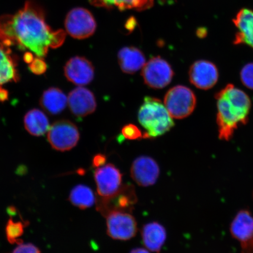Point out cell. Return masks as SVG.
Segmentation results:
<instances>
[{"label":"cell","mask_w":253,"mask_h":253,"mask_svg":"<svg viewBox=\"0 0 253 253\" xmlns=\"http://www.w3.org/2000/svg\"><path fill=\"white\" fill-rule=\"evenodd\" d=\"M65 38L64 31L51 29L42 8L33 1L25 2L14 14L0 17V42L28 50L39 58L46 56L49 48L61 46Z\"/></svg>","instance_id":"cell-1"},{"label":"cell","mask_w":253,"mask_h":253,"mask_svg":"<svg viewBox=\"0 0 253 253\" xmlns=\"http://www.w3.org/2000/svg\"><path fill=\"white\" fill-rule=\"evenodd\" d=\"M216 123L221 140L229 141L240 126L249 121L252 102L244 91L228 84L215 94Z\"/></svg>","instance_id":"cell-2"},{"label":"cell","mask_w":253,"mask_h":253,"mask_svg":"<svg viewBox=\"0 0 253 253\" xmlns=\"http://www.w3.org/2000/svg\"><path fill=\"white\" fill-rule=\"evenodd\" d=\"M138 121L145 129L142 138H152L165 134L174 125L164 104L157 98L145 97L139 109Z\"/></svg>","instance_id":"cell-3"},{"label":"cell","mask_w":253,"mask_h":253,"mask_svg":"<svg viewBox=\"0 0 253 253\" xmlns=\"http://www.w3.org/2000/svg\"><path fill=\"white\" fill-rule=\"evenodd\" d=\"M164 105L172 118L185 119L194 112L197 106V97L191 88L178 85L167 91Z\"/></svg>","instance_id":"cell-4"},{"label":"cell","mask_w":253,"mask_h":253,"mask_svg":"<svg viewBox=\"0 0 253 253\" xmlns=\"http://www.w3.org/2000/svg\"><path fill=\"white\" fill-rule=\"evenodd\" d=\"M96 208L99 212L106 217L114 211L131 213L137 202L134 186L131 184L122 185L119 191L108 197L96 199Z\"/></svg>","instance_id":"cell-5"},{"label":"cell","mask_w":253,"mask_h":253,"mask_svg":"<svg viewBox=\"0 0 253 253\" xmlns=\"http://www.w3.org/2000/svg\"><path fill=\"white\" fill-rule=\"evenodd\" d=\"M66 32L78 40H84L93 36L97 25L92 14L87 9L77 7L66 15L65 21Z\"/></svg>","instance_id":"cell-6"},{"label":"cell","mask_w":253,"mask_h":253,"mask_svg":"<svg viewBox=\"0 0 253 253\" xmlns=\"http://www.w3.org/2000/svg\"><path fill=\"white\" fill-rule=\"evenodd\" d=\"M80 137L74 123L62 120L53 123L49 129L47 140L53 149L60 151L71 150L77 145Z\"/></svg>","instance_id":"cell-7"},{"label":"cell","mask_w":253,"mask_h":253,"mask_svg":"<svg viewBox=\"0 0 253 253\" xmlns=\"http://www.w3.org/2000/svg\"><path fill=\"white\" fill-rule=\"evenodd\" d=\"M174 73L169 63L160 56L154 57L145 63L142 76L147 86L156 89L166 87L172 81Z\"/></svg>","instance_id":"cell-8"},{"label":"cell","mask_w":253,"mask_h":253,"mask_svg":"<svg viewBox=\"0 0 253 253\" xmlns=\"http://www.w3.org/2000/svg\"><path fill=\"white\" fill-rule=\"evenodd\" d=\"M107 232L111 238L128 240L137 233V223L131 213L114 211L106 217Z\"/></svg>","instance_id":"cell-9"},{"label":"cell","mask_w":253,"mask_h":253,"mask_svg":"<svg viewBox=\"0 0 253 253\" xmlns=\"http://www.w3.org/2000/svg\"><path fill=\"white\" fill-rule=\"evenodd\" d=\"M94 177L99 197H110L118 192L122 186V173L112 164L97 168Z\"/></svg>","instance_id":"cell-10"},{"label":"cell","mask_w":253,"mask_h":253,"mask_svg":"<svg viewBox=\"0 0 253 253\" xmlns=\"http://www.w3.org/2000/svg\"><path fill=\"white\" fill-rule=\"evenodd\" d=\"M219 71L216 65L207 60H199L190 67L189 78L191 83L201 90H209L216 84Z\"/></svg>","instance_id":"cell-11"},{"label":"cell","mask_w":253,"mask_h":253,"mask_svg":"<svg viewBox=\"0 0 253 253\" xmlns=\"http://www.w3.org/2000/svg\"><path fill=\"white\" fill-rule=\"evenodd\" d=\"M130 173L135 182L139 186L146 187L157 182L160 175V167L153 158L141 156L132 163Z\"/></svg>","instance_id":"cell-12"},{"label":"cell","mask_w":253,"mask_h":253,"mask_svg":"<svg viewBox=\"0 0 253 253\" xmlns=\"http://www.w3.org/2000/svg\"><path fill=\"white\" fill-rule=\"evenodd\" d=\"M65 77L72 84L84 86L93 81L94 69L92 63L84 57L75 56L66 62Z\"/></svg>","instance_id":"cell-13"},{"label":"cell","mask_w":253,"mask_h":253,"mask_svg":"<svg viewBox=\"0 0 253 253\" xmlns=\"http://www.w3.org/2000/svg\"><path fill=\"white\" fill-rule=\"evenodd\" d=\"M17 63L12 55L9 47L0 42V101L4 102L8 99L7 90L2 87V85L9 82H17L19 75L17 69Z\"/></svg>","instance_id":"cell-14"},{"label":"cell","mask_w":253,"mask_h":253,"mask_svg":"<svg viewBox=\"0 0 253 253\" xmlns=\"http://www.w3.org/2000/svg\"><path fill=\"white\" fill-rule=\"evenodd\" d=\"M68 104L71 112L79 118L93 113L97 107L93 93L83 87L75 88L71 91L68 97Z\"/></svg>","instance_id":"cell-15"},{"label":"cell","mask_w":253,"mask_h":253,"mask_svg":"<svg viewBox=\"0 0 253 253\" xmlns=\"http://www.w3.org/2000/svg\"><path fill=\"white\" fill-rule=\"evenodd\" d=\"M233 21L237 30L234 43L244 44L253 49V10L245 8L240 9Z\"/></svg>","instance_id":"cell-16"},{"label":"cell","mask_w":253,"mask_h":253,"mask_svg":"<svg viewBox=\"0 0 253 253\" xmlns=\"http://www.w3.org/2000/svg\"><path fill=\"white\" fill-rule=\"evenodd\" d=\"M144 245L149 251L159 253L167 239L165 227L158 222L145 224L141 230Z\"/></svg>","instance_id":"cell-17"},{"label":"cell","mask_w":253,"mask_h":253,"mask_svg":"<svg viewBox=\"0 0 253 253\" xmlns=\"http://www.w3.org/2000/svg\"><path fill=\"white\" fill-rule=\"evenodd\" d=\"M119 63L123 72L134 74L142 68L145 63L144 53L137 47H123L118 53Z\"/></svg>","instance_id":"cell-18"},{"label":"cell","mask_w":253,"mask_h":253,"mask_svg":"<svg viewBox=\"0 0 253 253\" xmlns=\"http://www.w3.org/2000/svg\"><path fill=\"white\" fill-rule=\"evenodd\" d=\"M68 104V97L57 87H50L43 93L40 104L44 110L50 115L61 113Z\"/></svg>","instance_id":"cell-19"},{"label":"cell","mask_w":253,"mask_h":253,"mask_svg":"<svg viewBox=\"0 0 253 253\" xmlns=\"http://www.w3.org/2000/svg\"><path fill=\"white\" fill-rule=\"evenodd\" d=\"M93 5L107 9L117 8L120 10H145L154 4V0H90Z\"/></svg>","instance_id":"cell-20"},{"label":"cell","mask_w":253,"mask_h":253,"mask_svg":"<svg viewBox=\"0 0 253 253\" xmlns=\"http://www.w3.org/2000/svg\"><path fill=\"white\" fill-rule=\"evenodd\" d=\"M24 123L27 131L34 136L45 134L50 128L48 119L45 114L39 109L30 110L25 116Z\"/></svg>","instance_id":"cell-21"},{"label":"cell","mask_w":253,"mask_h":253,"mask_svg":"<svg viewBox=\"0 0 253 253\" xmlns=\"http://www.w3.org/2000/svg\"><path fill=\"white\" fill-rule=\"evenodd\" d=\"M69 199L73 205L81 210L89 208L96 202L92 189L84 185H78L73 188Z\"/></svg>","instance_id":"cell-22"},{"label":"cell","mask_w":253,"mask_h":253,"mask_svg":"<svg viewBox=\"0 0 253 253\" xmlns=\"http://www.w3.org/2000/svg\"><path fill=\"white\" fill-rule=\"evenodd\" d=\"M24 227L25 224L21 221H14L9 219L5 227L6 237L8 242L11 244H21L23 241L20 237L24 234Z\"/></svg>","instance_id":"cell-23"},{"label":"cell","mask_w":253,"mask_h":253,"mask_svg":"<svg viewBox=\"0 0 253 253\" xmlns=\"http://www.w3.org/2000/svg\"><path fill=\"white\" fill-rule=\"evenodd\" d=\"M240 77L243 85L253 90V62L243 66L240 71Z\"/></svg>","instance_id":"cell-24"},{"label":"cell","mask_w":253,"mask_h":253,"mask_svg":"<svg viewBox=\"0 0 253 253\" xmlns=\"http://www.w3.org/2000/svg\"><path fill=\"white\" fill-rule=\"evenodd\" d=\"M122 134L123 137L129 140H135L142 137L140 129L137 126L129 124L123 126L122 129Z\"/></svg>","instance_id":"cell-25"},{"label":"cell","mask_w":253,"mask_h":253,"mask_svg":"<svg viewBox=\"0 0 253 253\" xmlns=\"http://www.w3.org/2000/svg\"><path fill=\"white\" fill-rule=\"evenodd\" d=\"M30 70L36 75H42L47 69V65L43 58L35 56L33 61L28 63Z\"/></svg>","instance_id":"cell-26"},{"label":"cell","mask_w":253,"mask_h":253,"mask_svg":"<svg viewBox=\"0 0 253 253\" xmlns=\"http://www.w3.org/2000/svg\"><path fill=\"white\" fill-rule=\"evenodd\" d=\"M12 253H41L40 250L37 246L27 243V244L19 245Z\"/></svg>","instance_id":"cell-27"},{"label":"cell","mask_w":253,"mask_h":253,"mask_svg":"<svg viewBox=\"0 0 253 253\" xmlns=\"http://www.w3.org/2000/svg\"><path fill=\"white\" fill-rule=\"evenodd\" d=\"M106 162V157L102 154H98L95 156L92 160V165L93 167L99 168L104 166Z\"/></svg>","instance_id":"cell-28"},{"label":"cell","mask_w":253,"mask_h":253,"mask_svg":"<svg viewBox=\"0 0 253 253\" xmlns=\"http://www.w3.org/2000/svg\"><path fill=\"white\" fill-rule=\"evenodd\" d=\"M130 253H150L146 249L137 248L132 250Z\"/></svg>","instance_id":"cell-29"}]
</instances>
